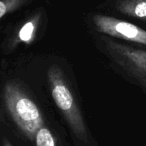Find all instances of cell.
<instances>
[{"label":"cell","mask_w":146,"mask_h":146,"mask_svg":"<svg viewBox=\"0 0 146 146\" xmlns=\"http://www.w3.org/2000/svg\"><path fill=\"white\" fill-rule=\"evenodd\" d=\"M52 98L77 139L87 143L88 133L85 121L74 97L58 70L52 69L49 74Z\"/></svg>","instance_id":"obj_2"},{"label":"cell","mask_w":146,"mask_h":146,"mask_svg":"<svg viewBox=\"0 0 146 146\" xmlns=\"http://www.w3.org/2000/svg\"><path fill=\"white\" fill-rule=\"evenodd\" d=\"M36 146H56V139L50 130L44 126L39 127L34 136Z\"/></svg>","instance_id":"obj_6"},{"label":"cell","mask_w":146,"mask_h":146,"mask_svg":"<svg viewBox=\"0 0 146 146\" xmlns=\"http://www.w3.org/2000/svg\"><path fill=\"white\" fill-rule=\"evenodd\" d=\"M4 101L18 128L30 140L33 139L36 132L44 124L42 114L36 104L15 86L6 87Z\"/></svg>","instance_id":"obj_1"},{"label":"cell","mask_w":146,"mask_h":146,"mask_svg":"<svg viewBox=\"0 0 146 146\" xmlns=\"http://www.w3.org/2000/svg\"><path fill=\"white\" fill-rule=\"evenodd\" d=\"M3 146H13L11 144H10V142L7 139H3Z\"/></svg>","instance_id":"obj_9"},{"label":"cell","mask_w":146,"mask_h":146,"mask_svg":"<svg viewBox=\"0 0 146 146\" xmlns=\"http://www.w3.org/2000/svg\"><path fill=\"white\" fill-rule=\"evenodd\" d=\"M5 12H6V6L4 3L0 1V18L5 14Z\"/></svg>","instance_id":"obj_8"},{"label":"cell","mask_w":146,"mask_h":146,"mask_svg":"<svg viewBox=\"0 0 146 146\" xmlns=\"http://www.w3.org/2000/svg\"><path fill=\"white\" fill-rule=\"evenodd\" d=\"M33 28H34V27L32 22H28L26 25H24V27L21 28V30L20 31V33H19L20 38L22 41H26V42L28 41L32 36Z\"/></svg>","instance_id":"obj_7"},{"label":"cell","mask_w":146,"mask_h":146,"mask_svg":"<svg viewBox=\"0 0 146 146\" xmlns=\"http://www.w3.org/2000/svg\"><path fill=\"white\" fill-rule=\"evenodd\" d=\"M108 56L146 87V50L102 38Z\"/></svg>","instance_id":"obj_3"},{"label":"cell","mask_w":146,"mask_h":146,"mask_svg":"<svg viewBox=\"0 0 146 146\" xmlns=\"http://www.w3.org/2000/svg\"><path fill=\"white\" fill-rule=\"evenodd\" d=\"M116 9L124 15L146 21V0H119Z\"/></svg>","instance_id":"obj_5"},{"label":"cell","mask_w":146,"mask_h":146,"mask_svg":"<svg viewBox=\"0 0 146 146\" xmlns=\"http://www.w3.org/2000/svg\"><path fill=\"white\" fill-rule=\"evenodd\" d=\"M92 22L101 33L146 45V31L134 24L103 15H93Z\"/></svg>","instance_id":"obj_4"}]
</instances>
